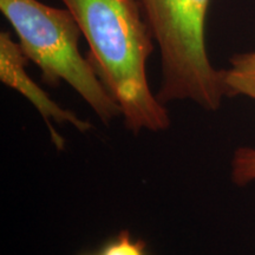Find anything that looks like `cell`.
<instances>
[{
  "mask_svg": "<svg viewBox=\"0 0 255 255\" xmlns=\"http://www.w3.org/2000/svg\"><path fill=\"white\" fill-rule=\"evenodd\" d=\"M90 47L92 65L135 135L164 131L170 116L151 91L146 63L154 38L138 0H62Z\"/></svg>",
  "mask_w": 255,
  "mask_h": 255,
  "instance_id": "cell-1",
  "label": "cell"
},
{
  "mask_svg": "<svg viewBox=\"0 0 255 255\" xmlns=\"http://www.w3.org/2000/svg\"><path fill=\"white\" fill-rule=\"evenodd\" d=\"M0 11L13 27L25 57L40 70L45 84L56 88L66 83L105 126L122 116L91 60L82 56L81 27L68 8L51 7L38 0H0Z\"/></svg>",
  "mask_w": 255,
  "mask_h": 255,
  "instance_id": "cell-2",
  "label": "cell"
},
{
  "mask_svg": "<svg viewBox=\"0 0 255 255\" xmlns=\"http://www.w3.org/2000/svg\"><path fill=\"white\" fill-rule=\"evenodd\" d=\"M161 53L157 98L164 105L190 101L216 111L225 96L222 70L210 63L206 19L210 0H138Z\"/></svg>",
  "mask_w": 255,
  "mask_h": 255,
  "instance_id": "cell-3",
  "label": "cell"
},
{
  "mask_svg": "<svg viewBox=\"0 0 255 255\" xmlns=\"http://www.w3.org/2000/svg\"><path fill=\"white\" fill-rule=\"evenodd\" d=\"M27 58L18 41L12 39L7 31L0 32V81L6 87L13 89L36 108L45 121L53 145L63 150L65 141L53 127L55 124H70L81 132H88L92 124L81 119L73 111L60 107L49 94L30 77L26 71Z\"/></svg>",
  "mask_w": 255,
  "mask_h": 255,
  "instance_id": "cell-4",
  "label": "cell"
},
{
  "mask_svg": "<svg viewBox=\"0 0 255 255\" xmlns=\"http://www.w3.org/2000/svg\"><path fill=\"white\" fill-rule=\"evenodd\" d=\"M222 84L226 97L245 96L255 101V51L229 59V66L222 70Z\"/></svg>",
  "mask_w": 255,
  "mask_h": 255,
  "instance_id": "cell-5",
  "label": "cell"
},
{
  "mask_svg": "<svg viewBox=\"0 0 255 255\" xmlns=\"http://www.w3.org/2000/svg\"><path fill=\"white\" fill-rule=\"evenodd\" d=\"M233 183L245 187L255 182V148L240 146L234 151L231 162Z\"/></svg>",
  "mask_w": 255,
  "mask_h": 255,
  "instance_id": "cell-6",
  "label": "cell"
},
{
  "mask_svg": "<svg viewBox=\"0 0 255 255\" xmlns=\"http://www.w3.org/2000/svg\"><path fill=\"white\" fill-rule=\"evenodd\" d=\"M144 241L133 239L129 231H122L105 244L100 255H146Z\"/></svg>",
  "mask_w": 255,
  "mask_h": 255,
  "instance_id": "cell-7",
  "label": "cell"
},
{
  "mask_svg": "<svg viewBox=\"0 0 255 255\" xmlns=\"http://www.w3.org/2000/svg\"><path fill=\"white\" fill-rule=\"evenodd\" d=\"M98 255H100V254H98Z\"/></svg>",
  "mask_w": 255,
  "mask_h": 255,
  "instance_id": "cell-8",
  "label": "cell"
}]
</instances>
